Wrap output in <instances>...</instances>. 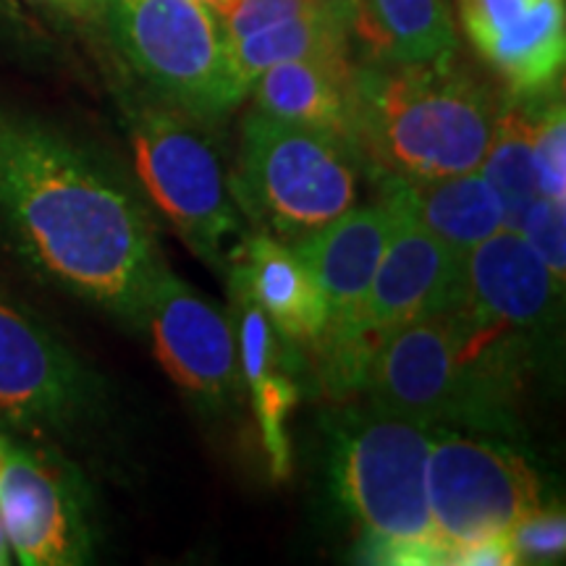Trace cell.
<instances>
[{"mask_svg":"<svg viewBox=\"0 0 566 566\" xmlns=\"http://www.w3.org/2000/svg\"><path fill=\"white\" fill-rule=\"evenodd\" d=\"M11 562V546H9V537H6V530L0 525V566Z\"/></svg>","mask_w":566,"mask_h":566,"instance_id":"f1b7e54d","label":"cell"},{"mask_svg":"<svg viewBox=\"0 0 566 566\" xmlns=\"http://www.w3.org/2000/svg\"><path fill=\"white\" fill-rule=\"evenodd\" d=\"M480 59L506 82L509 97H541L562 87L566 59L564 0H457Z\"/></svg>","mask_w":566,"mask_h":566,"instance_id":"7c38bea8","label":"cell"},{"mask_svg":"<svg viewBox=\"0 0 566 566\" xmlns=\"http://www.w3.org/2000/svg\"><path fill=\"white\" fill-rule=\"evenodd\" d=\"M103 27L158 103L202 126L221 124L250 95L229 38L197 0H108Z\"/></svg>","mask_w":566,"mask_h":566,"instance_id":"5b68a950","label":"cell"},{"mask_svg":"<svg viewBox=\"0 0 566 566\" xmlns=\"http://www.w3.org/2000/svg\"><path fill=\"white\" fill-rule=\"evenodd\" d=\"M354 116L359 158L373 174L441 179L478 171L499 105L454 59L380 61L354 69Z\"/></svg>","mask_w":566,"mask_h":566,"instance_id":"3957f363","label":"cell"},{"mask_svg":"<svg viewBox=\"0 0 566 566\" xmlns=\"http://www.w3.org/2000/svg\"><path fill=\"white\" fill-rule=\"evenodd\" d=\"M53 17L74 21V24H103L108 0H27Z\"/></svg>","mask_w":566,"mask_h":566,"instance_id":"4316f807","label":"cell"},{"mask_svg":"<svg viewBox=\"0 0 566 566\" xmlns=\"http://www.w3.org/2000/svg\"><path fill=\"white\" fill-rule=\"evenodd\" d=\"M359 163L346 142L252 108L242 122L233 200L275 237L296 242L354 208Z\"/></svg>","mask_w":566,"mask_h":566,"instance_id":"8992f818","label":"cell"},{"mask_svg":"<svg viewBox=\"0 0 566 566\" xmlns=\"http://www.w3.org/2000/svg\"><path fill=\"white\" fill-rule=\"evenodd\" d=\"M122 108L145 195L197 258L223 268L242 223L212 139L202 124L142 95H126Z\"/></svg>","mask_w":566,"mask_h":566,"instance_id":"52a82bcc","label":"cell"},{"mask_svg":"<svg viewBox=\"0 0 566 566\" xmlns=\"http://www.w3.org/2000/svg\"><path fill=\"white\" fill-rule=\"evenodd\" d=\"M564 283L516 229H501L464 254L462 302L488 321L535 334L556 321Z\"/></svg>","mask_w":566,"mask_h":566,"instance_id":"5bb4252c","label":"cell"},{"mask_svg":"<svg viewBox=\"0 0 566 566\" xmlns=\"http://www.w3.org/2000/svg\"><path fill=\"white\" fill-rule=\"evenodd\" d=\"M0 239L42 283L142 331L163 263L153 212L92 142L0 101Z\"/></svg>","mask_w":566,"mask_h":566,"instance_id":"6da1fadb","label":"cell"},{"mask_svg":"<svg viewBox=\"0 0 566 566\" xmlns=\"http://www.w3.org/2000/svg\"><path fill=\"white\" fill-rule=\"evenodd\" d=\"M537 187L548 200L566 202V113L562 87L530 97Z\"/></svg>","mask_w":566,"mask_h":566,"instance_id":"44dd1931","label":"cell"},{"mask_svg":"<svg viewBox=\"0 0 566 566\" xmlns=\"http://www.w3.org/2000/svg\"><path fill=\"white\" fill-rule=\"evenodd\" d=\"M527 365V338L485 321L459 300L394 331L375 354L370 405L430 428L514 433V396Z\"/></svg>","mask_w":566,"mask_h":566,"instance_id":"7a4b0ae2","label":"cell"},{"mask_svg":"<svg viewBox=\"0 0 566 566\" xmlns=\"http://www.w3.org/2000/svg\"><path fill=\"white\" fill-rule=\"evenodd\" d=\"M512 546L520 564H546L564 556L566 548V520L562 509L535 506L525 520L512 527Z\"/></svg>","mask_w":566,"mask_h":566,"instance_id":"603a6c76","label":"cell"},{"mask_svg":"<svg viewBox=\"0 0 566 566\" xmlns=\"http://www.w3.org/2000/svg\"><path fill=\"white\" fill-rule=\"evenodd\" d=\"M108 415V388L48 325L0 296V424L80 443Z\"/></svg>","mask_w":566,"mask_h":566,"instance_id":"ba28073f","label":"cell"},{"mask_svg":"<svg viewBox=\"0 0 566 566\" xmlns=\"http://www.w3.org/2000/svg\"><path fill=\"white\" fill-rule=\"evenodd\" d=\"M428 509L436 541L451 551L512 533L541 506V488L527 459L506 443L436 428L428 454Z\"/></svg>","mask_w":566,"mask_h":566,"instance_id":"30bf717a","label":"cell"},{"mask_svg":"<svg viewBox=\"0 0 566 566\" xmlns=\"http://www.w3.org/2000/svg\"><path fill=\"white\" fill-rule=\"evenodd\" d=\"M0 525L24 566H80L95 558V495L63 451L9 436L0 467Z\"/></svg>","mask_w":566,"mask_h":566,"instance_id":"9c48e42d","label":"cell"},{"mask_svg":"<svg viewBox=\"0 0 566 566\" xmlns=\"http://www.w3.org/2000/svg\"><path fill=\"white\" fill-rule=\"evenodd\" d=\"M321 9H325L331 17H336L342 24L357 38L367 40V17H365V3L363 0H315Z\"/></svg>","mask_w":566,"mask_h":566,"instance_id":"83f0119b","label":"cell"},{"mask_svg":"<svg viewBox=\"0 0 566 566\" xmlns=\"http://www.w3.org/2000/svg\"><path fill=\"white\" fill-rule=\"evenodd\" d=\"M0 48L27 59L42 51V38L13 0H0Z\"/></svg>","mask_w":566,"mask_h":566,"instance_id":"d4e9b609","label":"cell"},{"mask_svg":"<svg viewBox=\"0 0 566 566\" xmlns=\"http://www.w3.org/2000/svg\"><path fill=\"white\" fill-rule=\"evenodd\" d=\"M433 433L430 424L375 405L346 409L331 424V488L363 527L370 564H446L424 480Z\"/></svg>","mask_w":566,"mask_h":566,"instance_id":"277c9868","label":"cell"},{"mask_svg":"<svg viewBox=\"0 0 566 566\" xmlns=\"http://www.w3.org/2000/svg\"><path fill=\"white\" fill-rule=\"evenodd\" d=\"M396 226H399V210L386 197H378L375 205L349 208L336 221L300 237L292 244L315 275L325 300V328L317 342L354 331L375 268L384 258Z\"/></svg>","mask_w":566,"mask_h":566,"instance_id":"4fadbf2b","label":"cell"},{"mask_svg":"<svg viewBox=\"0 0 566 566\" xmlns=\"http://www.w3.org/2000/svg\"><path fill=\"white\" fill-rule=\"evenodd\" d=\"M478 171L499 195L506 229H516L527 205H533L541 197L533 160V108H530V101L509 97L501 105L493 139Z\"/></svg>","mask_w":566,"mask_h":566,"instance_id":"ffe728a7","label":"cell"},{"mask_svg":"<svg viewBox=\"0 0 566 566\" xmlns=\"http://www.w3.org/2000/svg\"><path fill=\"white\" fill-rule=\"evenodd\" d=\"M145 328L163 370L197 405L216 412L237 405L242 388L237 336L208 296L166 271L153 292Z\"/></svg>","mask_w":566,"mask_h":566,"instance_id":"8fae6325","label":"cell"},{"mask_svg":"<svg viewBox=\"0 0 566 566\" xmlns=\"http://www.w3.org/2000/svg\"><path fill=\"white\" fill-rule=\"evenodd\" d=\"M367 40L380 61L441 63L457 53L449 0H363Z\"/></svg>","mask_w":566,"mask_h":566,"instance_id":"ac0fdd59","label":"cell"},{"mask_svg":"<svg viewBox=\"0 0 566 566\" xmlns=\"http://www.w3.org/2000/svg\"><path fill=\"white\" fill-rule=\"evenodd\" d=\"M229 48L233 66L252 87V82L275 63L349 61L352 32L328 11H315L233 40Z\"/></svg>","mask_w":566,"mask_h":566,"instance_id":"d6986e66","label":"cell"},{"mask_svg":"<svg viewBox=\"0 0 566 566\" xmlns=\"http://www.w3.org/2000/svg\"><path fill=\"white\" fill-rule=\"evenodd\" d=\"M315 11H325L315 0H226L223 9L218 11V19H221L226 38L233 42L265 30V27L307 17Z\"/></svg>","mask_w":566,"mask_h":566,"instance_id":"cb8c5ba5","label":"cell"},{"mask_svg":"<svg viewBox=\"0 0 566 566\" xmlns=\"http://www.w3.org/2000/svg\"><path fill=\"white\" fill-rule=\"evenodd\" d=\"M229 263L281 338L310 346L317 342L325 328V300L294 247L258 233L231 252Z\"/></svg>","mask_w":566,"mask_h":566,"instance_id":"e0dca14e","label":"cell"},{"mask_svg":"<svg viewBox=\"0 0 566 566\" xmlns=\"http://www.w3.org/2000/svg\"><path fill=\"white\" fill-rule=\"evenodd\" d=\"M375 179L380 184V197L459 254H467L491 233L506 229L499 195L480 171L441 179L375 174Z\"/></svg>","mask_w":566,"mask_h":566,"instance_id":"9a60e30c","label":"cell"},{"mask_svg":"<svg viewBox=\"0 0 566 566\" xmlns=\"http://www.w3.org/2000/svg\"><path fill=\"white\" fill-rule=\"evenodd\" d=\"M6 449H9V433H0V467L6 462Z\"/></svg>","mask_w":566,"mask_h":566,"instance_id":"f546056e","label":"cell"},{"mask_svg":"<svg viewBox=\"0 0 566 566\" xmlns=\"http://www.w3.org/2000/svg\"><path fill=\"white\" fill-rule=\"evenodd\" d=\"M197 3H205V6H210V9L218 13V11L223 9V3H226V0H197Z\"/></svg>","mask_w":566,"mask_h":566,"instance_id":"4dcf8cb0","label":"cell"},{"mask_svg":"<svg viewBox=\"0 0 566 566\" xmlns=\"http://www.w3.org/2000/svg\"><path fill=\"white\" fill-rule=\"evenodd\" d=\"M446 564L454 566H512L516 562L512 537L506 535H493L485 537V541L470 543V546H462L451 551Z\"/></svg>","mask_w":566,"mask_h":566,"instance_id":"484cf974","label":"cell"},{"mask_svg":"<svg viewBox=\"0 0 566 566\" xmlns=\"http://www.w3.org/2000/svg\"><path fill=\"white\" fill-rule=\"evenodd\" d=\"M354 69L352 59L275 63L252 82L254 111L325 132L357 150Z\"/></svg>","mask_w":566,"mask_h":566,"instance_id":"2e32d148","label":"cell"},{"mask_svg":"<svg viewBox=\"0 0 566 566\" xmlns=\"http://www.w3.org/2000/svg\"><path fill=\"white\" fill-rule=\"evenodd\" d=\"M516 231L527 239V244L541 254L551 273L564 283L566 273V212L564 202L537 197L527 210L522 212Z\"/></svg>","mask_w":566,"mask_h":566,"instance_id":"7402d4cb","label":"cell"}]
</instances>
